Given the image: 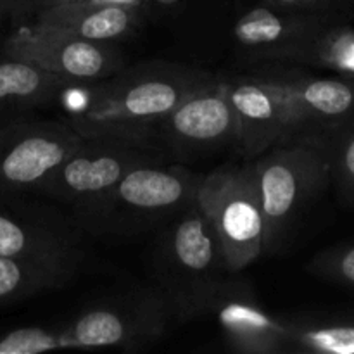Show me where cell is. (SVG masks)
Wrapping results in <instances>:
<instances>
[{
  "instance_id": "6da1fadb",
  "label": "cell",
  "mask_w": 354,
  "mask_h": 354,
  "mask_svg": "<svg viewBox=\"0 0 354 354\" xmlns=\"http://www.w3.org/2000/svg\"><path fill=\"white\" fill-rule=\"evenodd\" d=\"M209 73L173 62L124 66L88 83L80 107L64 121L85 138L113 137L156 145L162 121Z\"/></svg>"
},
{
  "instance_id": "7a4b0ae2",
  "label": "cell",
  "mask_w": 354,
  "mask_h": 354,
  "mask_svg": "<svg viewBox=\"0 0 354 354\" xmlns=\"http://www.w3.org/2000/svg\"><path fill=\"white\" fill-rule=\"evenodd\" d=\"M156 287L166 294L180 322L207 317L214 297L235 275L197 201L176 214L159 242Z\"/></svg>"
},
{
  "instance_id": "3957f363",
  "label": "cell",
  "mask_w": 354,
  "mask_h": 354,
  "mask_svg": "<svg viewBox=\"0 0 354 354\" xmlns=\"http://www.w3.org/2000/svg\"><path fill=\"white\" fill-rule=\"evenodd\" d=\"M252 161L263 213V254L286 244L294 225L330 182V145L294 140Z\"/></svg>"
},
{
  "instance_id": "277c9868",
  "label": "cell",
  "mask_w": 354,
  "mask_h": 354,
  "mask_svg": "<svg viewBox=\"0 0 354 354\" xmlns=\"http://www.w3.org/2000/svg\"><path fill=\"white\" fill-rule=\"evenodd\" d=\"M201 180L183 166L149 162L130 169L113 190L76 213L92 232L138 230L182 213L196 201Z\"/></svg>"
},
{
  "instance_id": "5b68a950",
  "label": "cell",
  "mask_w": 354,
  "mask_h": 354,
  "mask_svg": "<svg viewBox=\"0 0 354 354\" xmlns=\"http://www.w3.org/2000/svg\"><path fill=\"white\" fill-rule=\"evenodd\" d=\"M197 204L206 214L232 273L263 256V213L252 161L228 162L203 176Z\"/></svg>"
},
{
  "instance_id": "8992f818",
  "label": "cell",
  "mask_w": 354,
  "mask_h": 354,
  "mask_svg": "<svg viewBox=\"0 0 354 354\" xmlns=\"http://www.w3.org/2000/svg\"><path fill=\"white\" fill-rule=\"evenodd\" d=\"M158 161L161 158L152 144L113 137L83 138L45 176L35 194L71 204L80 211L113 190L130 169Z\"/></svg>"
},
{
  "instance_id": "52a82bcc",
  "label": "cell",
  "mask_w": 354,
  "mask_h": 354,
  "mask_svg": "<svg viewBox=\"0 0 354 354\" xmlns=\"http://www.w3.org/2000/svg\"><path fill=\"white\" fill-rule=\"evenodd\" d=\"M180 322L171 301L158 287L118 303L100 304L61 328L64 348L137 349L162 337Z\"/></svg>"
},
{
  "instance_id": "ba28073f",
  "label": "cell",
  "mask_w": 354,
  "mask_h": 354,
  "mask_svg": "<svg viewBox=\"0 0 354 354\" xmlns=\"http://www.w3.org/2000/svg\"><path fill=\"white\" fill-rule=\"evenodd\" d=\"M6 55L28 61L76 85L102 82L127 66L118 44H100L66 31L26 23L2 40Z\"/></svg>"
},
{
  "instance_id": "9c48e42d",
  "label": "cell",
  "mask_w": 354,
  "mask_h": 354,
  "mask_svg": "<svg viewBox=\"0 0 354 354\" xmlns=\"http://www.w3.org/2000/svg\"><path fill=\"white\" fill-rule=\"evenodd\" d=\"M64 120L0 124V194L37 192L45 176L83 142Z\"/></svg>"
},
{
  "instance_id": "30bf717a",
  "label": "cell",
  "mask_w": 354,
  "mask_h": 354,
  "mask_svg": "<svg viewBox=\"0 0 354 354\" xmlns=\"http://www.w3.org/2000/svg\"><path fill=\"white\" fill-rule=\"evenodd\" d=\"M237 138L239 121L228 95V82L214 75L187 93L159 130V142L183 158L235 149Z\"/></svg>"
},
{
  "instance_id": "8fae6325",
  "label": "cell",
  "mask_w": 354,
  "mask_h": 354,
  "mask_svg": "<svg viewBox=\"0 0 354 354\" xmlns=\"http://www.w3.org/2000/svg\"><path fill=\"white\" fill-rule=\"evenodd\" d=\"M228 95L239 121L235 151L254 159L275 145L299 140L296 114L273 73L227 78Z\"/></svg>"
},
{
  "instance_id": "7c38bea8",
  "label": "cell",
  "mask_w": 354,
  "mask_h": 354,
  "mask_svg": "<svg viewBox=\"0 0 354 354\" xmlns=\"http://www.w3.org/2000/svg\"><path fill=\"white\" fill-rule=\"evenodd\" d=\"M290 100L299 140L330 145L354 127V76L273 71Z\"/></svg>"
},
{
  "instance_id": "4fadbf2b",
  "label": "cell",
  "mask_w": 354,
  "mask_h": 354,
  "mask_svg": "<svg viewBox=\"0 0 354 354\" xmlns=\"http://www.w3.org/2000/svg\"><path fill=\"white\" fill-rule=\"evenodd\" d=\"M330 19L334 17L283 12L259 2L237 17L232 35L249 57L280 64H303L313 38Z\"/></svg>"
},
{
  "instance_id": "5bb4252c",
  "label": "cell",
  "mask_w": 354,
  "mask_h": 354,
  "mask_svg": "<svg viewBox=\"0 0 354 354\" xmlns=\"http://www.w3.org/2000/svg\"><path fill=\"white\" fill-rule=\"evenodd\" d=\"M207 315L216 318L225 339L235 351L289 353L286 318H275L266 313L245 282L228 280L214 297Z\"/></svg>"
},
{
  "instance_id": "9a60e30c",
  "label": "cell",
  "mask_w": 354,
  "mask_h": 354,
  "mask_svg": "<svg viewBox=\"0 0 354 354\" xmlns=\"http://www.w3.org/2000/svg\"><path fill=\"white\" fill-rule=\"evenodd\" d=\"M0 256L82 263L75 235L62 221L0 201Z\"/></svg>"
},
{
  "instance_id": "2e32d148",
  "label": "cell",
  "mask_w": 354,
  "mask_h": 354,
  "mask_svg": "<svg viewBox=\"0 0 354 354\" xmlns=\"http://www.w3.org/2000/svg\"><path fill=\"white\" fill-rule=\"evenodd\" d=\"M31 23L100 44H120L138 31L142 7L99 0H71L50 7Z\"/></svg>"
},
{
  "instance_id": "e0dca14e",
  "label": "cell",
  "mask_w": 354,
  "mask_h": 354,
  "mask_svg": "<svg viewBox=\"0 0 354 354\" xmlns=\"http://www.w3.org/2000/svg\"><path fill=\"white\" fill-rule=\"evenodd\" d=\"M78 86L28 61L9 57L0 50V114L28 113L54 104Z\"/></svg>"
},
{
  "instance_id": "ac0fdd59",
  "label": "cell",
  "mask_w": 354,
  "mask_h": 354,
  "mask_svg": "<svg viewBox=\"0 0 354 354\" xmlns=\"http://www.w3.org/2000/svg\"><path fill=\"white\" fill-rule=\"evenodd\" d=\"M80 263L0 256V306L66 286Z\"/></svg>"
},
{
  "instance_id": "d6986e66",
  "label": "cell",
  "mask_w": 354,
  "mask_h": 354,
  "mask_svg": "<svg viewBox=\"0 0 354 354\" xmlns=\"http://www.w3.org/2000/svg\"><path fill=\"white\" fill-rule=\"evenodd\" d=\"M289 353L354 354V317L286 318Z\"/></svg>"
},
{
  "instance_id": "ffe728a7",
  "label": "cell",
  "mask_w": 354,
  "mask_h": 354,
  "mask_svg": "<svg viewBox=\"0 0 354 354\" xmlns=\"http://www.w3.org/2000/svg\"><path fill=\"white\" fill-rule=\"evenodd\" d=\"M303 66L330 69L335 75L354 76V24L348 17L327 21L311 41Z\"/></svg>"
},
{
  "instance_id": "44dd1931",
  "label": "cell",
  "mask_w": 354,
  "mask_h": 354,
  "mask_svg": "<svg viewBox=\"0 0 354 354\" xmlns=\"http://www.w3.org/2000/svg\"><path fill=\"white\" fill-rule=\"evenodd\" d=\"M61 348V328L23 327L0 337V354H38Z\"/></svg>"
},
{
  "instance_id": "7402d4cb",
  "label": "cell",
  "mask_w": 354,
  "mask_h": 354,
  "mask_svg": "<svg viewBox=\"0 0 354 354\" xmlns=\"http://www.w3.org/2000/svg\"><path fill=\"white\" fill-rule=\"evenodd\" d=\"M330 180L346 204H354V127L330 144Z\"/></svg>"
},
{
  "instance_id": "603a6c76",
  "label": "cell",
  "mask_w": 354,
  "mask_h": 354,
  "mask_svg": "<svg viewBox=\"0 0 354 354\" xmlns=\"http://www.w3.org/2000/svg\"><path fill=\"white\" fill-rule=\"evenodd\" d=\"M308 270L320 279L354 289V244L320 252L311 259Z\"/></svg>"
},
{
  "instance_id": "cb8c5ba5",
  "label": "cell",
  "mask_w": 354,
  "mask_h": 354,
  "mask_svg": "<svg viewBox=\"0 0 354 354\" xmlns=\"http://www.w3.org/2000/svg\"><path fill=\"white\" fill-rule=\"evenodd\" d=\"M71 0H0V23L7 21L16 26L31 23L37 16L50 7Z\"/></svg>"
},
{
  "instance_id": "d4e9b609",
  "label": "cell",
  "mask_w": 354,
  "mask_h": 354,
  "mask_svg": "<svg viewBox=\"0 0 354 354\" xmlns=\"http://www.w3.org/2000/svg\"><path fill=\"white\" fill-rule=\"evenodd\" d=\"M272 9L296 14H318V16L348 17L337 0H259ZM349 19V17H348ZM354 23V21H353Z\"/></svg>"
},
{
  "instance_id": "484cf974",
  "label": "cell",
  "mask_w": 354,
  "mask_h": 354,
  "mask_svg": "<svg viewBox=\"0 0 354 354\" xmlns=\"http://www.w3.org/2000/svg\"><path fill=\"white\" fill-rule=\"evenodd\" d=\"M144 2H149L151 6L159 7V9H175L183 0H144Z\"/></svg>"
},
{
  "instance_id": "4316f807",
  "label": "cell",
  "mask_w": 354,
  "mask_h": 354,
  "mask_svg": "<svg viewBox=\"0 0 354 354\" xmlns=\"http://www.w3.org/2000/svg\"><path fill=\"white\" fill-rule=\"evenodd\" d=\"M337 2L341 3V7L344 9L346 16L351 21H354V0H337Z\"/></svg>"
},
{
  "instance_id": "83f0119b",
  "label": "cell",
  "mask_w": 354,
  "mask_h": 354,
  "mask_svg": "<svg viewBox=\"0 0 354 354\" xmlns=\"http://www.w3.org/2000/svg\"><path fill=\"white\" fill-rule=\"evenodd\" d=\"M99 2H114V3H127V6H133V7H142V6H144V0H99Z\"/></svg>"
},
{
  "instance_id": "f1b7e54d",
  "label": "cell",
  "mask_w": 354,
  "mask_h": 354,
  "mask_svg": "<svg viewBox=\"0 0 354 354\" xmlns=\"http://www.w3.org/2000/svg\"><path fill=\"white\" fill-rule=\"evenodd\" d=\"M0 45H2V33H0Z\"/></svg>"
}]
</instances>
